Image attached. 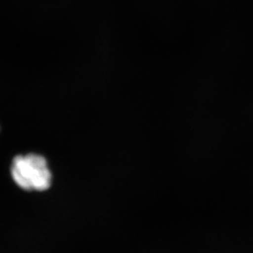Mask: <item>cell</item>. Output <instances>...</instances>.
Returning a JSON list of instances; mask_svg holds the SVG:
<instances>
[{"mask_svg": "<svg viewBox=\"0 0 253 253\" xmlns=\"http://www.w3.org/2000/svg\"><path fill=\"white\" fill-rule=\"evenodd\" d=\"M10 172L14 182L24 190L43 191L52 183V173L45 159L37 154L17 156Z\"/></svg>", "mask_w": 253, "mask_h": 253, "instance_id": "obj_1", "label": "cell"}]
</instances>
